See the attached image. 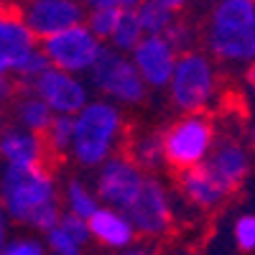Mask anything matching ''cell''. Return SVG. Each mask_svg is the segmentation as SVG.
<instances>
[{"label": "cell", "instance_id": "1", "mask_svg": "<svg viewBox=\"0 0 255 255\" xmlns=\"http://www.w3.org/2000/svg\"><path fill=\"white\" fill-rule=\"evenodd\" d=\"M59 202L61 189L46 163L5 166L0 174V204L18 227L44 235L61 215Z\"/></svg>", "mask_w": 255, "mask_h": 255}, {"label": "cell", "instance_id": "2", "mask_svg": "<svg viewBox=\"0 0 255 255\" xmlns=\"http://www.w3.org/2000/svg\"><path fill=\"white\" fill-rule=\"evenodd\" d=\"M128 140V118L125 108L108 97H92L74 115V138L69 148V158L82 171L95 168L123 151Z\"/></svg>", "mask_w": 255, "mask_h": 255}, {"label": "cell", "instance_id": "3", "mask_svg": "<svg viewBox=\"0 0 255 255\" xmlns=\"http://www.w3.org/2000/svg\"><path fill=\"white\" fill-rule=\"evenodd\" d=\"M204 20V46L209 56L230 67L255 61V0H212Z\"/></svg>", "mask_w": 255, "mask_h": 255}, {"label": "cell", "instance_id": "4", "mask_svg": "<svg viewBox=\"0 0 255 255\" xmlns=\"http://www.w3.org/2000/svg\"><path fill=\"white\" fill-rule=\"evenodd\" d=\"M209 51H179L166 92L179 113H204L217 95V67Z\"/></svg>", "mask_w": 255, "mask_h": 255}, {"label": "cell", "instance_id": "5", "mask_svg": "<svg viewBox=\"0 0 255 255\" xmlns=\"http://www.w3.org/2000/svg\"><path fill=\"white\" fill-rule=\"evenodd\" d=\"M87 79L92 84V92L118 102L120 108H138L148 100V92H151V87L135 69L130 54L118 51L108 44L97 56L95 67L87 72Z\"/></svg>", "mask_w": 255, "mask_h": 255}, {"label": "cell", "instance_id": "6", "mask_svg": "<svg viewBox=\"0 0 255 255\" xmlns=\"http://www.w3.org/2000/svg\"><path fill=\"white\" fill-rule=\"evenodd\" d=\"M215 140V125L204 113H181V118L161 130L163 161L171 171L199 166L209 158Z\"/></svg>", "mask_w": 255, "mask_h": 255}, {"label": "cell", "instance_id": "7", "mask_svg": "<svg viewBox=\"0 0 255 255\" xmlns=\"http://www.w3.org/2000/svg\"><path fill=\"white\" fill-rule=\"evenodd\" d=\"M128 220L133 222L135 232L145 240H161L166 238L174 227V202L168 194L166 184L148 171L138 194L133 197V202L125 209Z\"/></svg>", "mask_w": 255, "mask_h": 255}, {"label": "cell", "instance_id": "8", "mask_svg": "<svg viewBox=\"0 0 255 255\" xmlns=\"http://www.w3.org/2000/svg\"><path fill=\"white\" fill-rule=\"evenodd\" d=\"M38 44L44 49L51 67L67 69V72H74V74H84V77H87V72L95 67L97 56L105 49V41L97 38L84 20L61 28V31L46 36V38H41Z\"/></svg>", "mask_w": 255, "mask_h": 255}, {"label": "cell", "instance_id": "9", "mask_svg": "<svg viewBox=\"0 0 255 255\" xmlns=\"http://www.w3.org/2000/svg\"><path fill=\"white\" fill-rule=\"evenodd\" d=\"M26 87H31L41 100H44L54 110V115H77L84 105L95 97L92 84H90L87 77L59 69V67L44 69L31 84H26Z\"/></svg>", "mask_w": 255, "mask_h": 255}, {"label": "cell", "instance_id": "10", "mask_svg": "<svg viewBox=\"0 0 255 255\" xmlns=\"http://www.w3.org/2000/svg\"><path fill=\"white\" fill-rule=\"evenodd\" d=\"M145 168H140L125 151H118L108 161H102L95 168V191L102 204L125 209L138 194V189L145 179Z\"/></svg>", "mask_w": 255, "mask_h": 255}, {"label": "cell", "instance_id": "11", "mask_svg": "<svg viewBox=\"0 0 255 255\" xmlns=\"http://www.w3.org/2000/svg\"><path fill=\"white\" fill-rule=\"evenodd\" d=\"M18 15L41 41L67 26L82 23L87 15V5L82 0H23L18 5Z\"/></svg>", "mask_w": 255, "mask_h": 255}, {"label": "cell", "instance_id": "12", "mask_svg": "<svg viewBox=\"0 0 255 255\" xmlns=\"http://www.w3.org/2000/svg\"><path fill=\"white\" fill-rule=\"evenodd\" d=\"M176 56L179 51L163 33H143V38L130 49V59L135 64V69L140 72L143 82L151 90H166Z\"/></svg>", "mask_w": 255, "mask_h": 255}, {"label": "cell", "instance_id": "13", "mask_svg": "<svg viewBox=\"0 0 255 255\" xmlns=\"http://www.w3.org/2000/svg\"><path fill=\"white\" fill-rule=\"evenodd\" d=\"M87 227H90L92 243L105 250H133V245L138 240L133 222L118 207L100 204L87 217Z\"/></svg>", "mask_w": 255, "mask_h": 255}, {"label": "cell", "instance_id": "14", "mask_svg": "<svg viewBox=\"0 0 255 255\" xmlns=\"http://www.w3.org/2000/svg\"><path fill=\"white\" fill-rule=\"evenodd\" d=\"M49 145L44 140V133L28 130V128H3L0 130V161L3 166H33L46 163Z\"/></svg>", "mask_w": 255, "mask_h": 255}, {"label": "cell", "instance_id": "15", "mask_svg": "<svg viewBox=\"0 0 255 255\" xmlns=\"http://www.w3.org/2000/svg\"><path fill=\"white\" fill-rule=\"evenodd\" d=\"M176 176H179V191L184 194L186 204L194 209H202V212L217 209L230 197V191L217 181V176L209 171L207 163L176 171Z\"/></svg>", "mask_w": 255, "mask_h": 255}, {"label": "cell", "instance_id": "16", "mask_svg": "<svg viewBox=\"0 0 255 255\" xmlns=\"http://www.w3.org/2000/svg\"><path fill=\"white\" fill-rule=\"evenodd\" d=\"M204 163L230 194L245 181L250 171V156L245 145L238 140H215V148H212V153Z\"/></svg>", "mask_w": 255, "mask_h": 255}, {"label": "cell", "instance_id": "17", "mask_svg": "<svg viewBox=\"0 0 255 255\" xmlns=\"http://www.w3.org/2000/svg\"><path fill=\"white\" fill-rule=\"evenodd\" d=\"M36 44H38V38L28 31L23 18L13 10L0 8V72L13 74L15 64Z\"/></svg>", "mask_w": 255, "mask_h": 255}, {"label": "cell", "instance_id": "18", "mask_svg": "<svg viewBox=\"0 0 255 255\" xmlns=\"http://www.w3.org/2000/svg\"><path fill=\"white\" fill-rule=\"evenodd\" d=\"M46 253L54 255H82L92 245V235L84 217H77L72 212H61L59 220L44 232Z\"/></svg>", "mask_w": 255, "mask_h": 255}, {"label": "cell", "instance_id": "19", "mask_svg": "<svg viewBox=\"0 0 255 255\" xmlns=\"http://www.w3.org/2000/svg\"><path fill=\"white\" fill-rule=\"evenodd\" d=\"M54 118V110L41 100L31 87H23L20 95H13V120L20 128H28V130L44 133L49 123Z\"/></svg>", "mask_w": 255, "mask_h": 255}, {"label": "cell", "instance_id": "20", "mask_svg": "<svg viewBox=\"0 0 255 255\" xmlns=\"http://www.w3.org/2000/svg\"><path fill=\"white\" fill-rule=\"evenodd\" d=\"M128 156H130L140 168L145 171H161L166 166L163 161V143H161V133H153V130H145V133H138L130 143H128Z\"/></svg>", "mask_w": 255, "mask_h": 255}, {"label": "cell", "instance_id": "21", "mask_svg": "<svg viewBox=\"0 0 255 255\" xmlns=\"http://www.w3.org/2000/svg\"><path fill=\"white\" fill-rule=\"evenodd\" d=\"M61 202H64V212H72L77 217L87 220L92 212L102 204L97 191L92 184L82 181V179H67L61 186Z\"/></svg>", "mask_w": 255, "mask_h": 255}, {"label": "cell", "instance_id": "22", "mask_svg": "<svg viewBox=\"0 0 255 255\" xmlns=\"http://www.w3.org/2000/svg\"><path fill=\"white\" fill-rule=\"evenodd\" d=\"M140 38H143V26H140V20H138L135 8L120 10L118 23H115V28H113V36L108 38V46L130 54V49L138 44Z\"/></svg>", "mask_w": 255, "mask_h": 255}, {"label": "cell", "instance_id": "23", "mask_svg": "<svg viewBox=\"0 0 255 255\" xmlns=\"http://www.w3.org/2000/svg\"><path fill=\"white\" fill-rule=\"evenodd\" d=\"M135 13H138V20L143 26V33H166V28L179 15L176 10L166 8L158 0H140L135 5Z\"/></svg>", "mask_w": 255, "mask_h": 255}, {"label": "cell", "instance_id": "24", "mask_svg": "<svg viewBox=\"0 0 255 255\" xmlns=\"http://www.w3.org/2000/svg\"><path fill=\"white\" fill-rule=\"evenodd\" d=\"M74 138V115H54L49 128L44 130V140L51 156H69Z\"/></svg>", "mask_w": 255, "mask_h": 255}, {"label": "cell", "instance_id": "25", "mask_svg": "<svg viewBox=\"0 0 255 255\" xmlns=\"http://www.w3.org/2000/svg\"><path fill=\"white\" fill-rule=\"evenodd\" d=\"M51 64H49V59H46V54H44V49H41V44H36L23 59H20L18 64H15V69H13V79L15 82H20L26 87V84H31L41 72L44 69H49Z\"/></svg>", "mask_w": 255, "mask_h": 255}, {"label": "cell", "instance_id": "26", "mask_svg": "<svg viewBox=\"0 0 255 255\" xmlns=\"http://www.w3.org/2000/svg\"><path fill=\"white\" fill-rule=\"evenodd\" d=\"M44 253H46L44 235H38L33 230L10 235L5 243V250H3V255H44Z\"/></svg>", "mask_w": 255, "mask_h": 255}, {"label": "cell", "instance_id": "27", "mask_svg": "<svg viewBox=\"0 0 255 255\" xmlns=\"http://www.w3.org/2000/svg\"><path fill=\"white\" fill-rule=\"evenodd\" d=\"M118 8H87V15H84V23L92 28V33L97 38H102L108 44V38L113 36V28L118 23Z\"/></svg>", "mask_w": 255, "mask_h": 255}, {"label": "cell", "instance_id": "28", "mask_svg": "<svg viewBox=\"0 0 255 255\" xmlns=\"http://www.w3.org/2000/svg\"><path fill=\"white\" fill-rule=\"evenodd\" d=\"M163 36L171 41L176 51H186V49H191V46H194V41H197V31H194V26H191L186 18H179V15L174 18V23L166 28Z\"/></svg>", "mask_w": 255, "mask_h": 255}, {"label": "cell", "instance_id": "29", "mask_svg": "<svg viewBox=\"0 0 255 255\" xmlns=\"http://www.w3.org/2000/svg\"><path fill=\"white\" fill-rule=\"evenodd\" d=\"M232 235H235L238 250L253 253V250H255V215H243V217L235 222Z\"/></svg>", "mask_w": 255, "mask_h": 255}, {"label": "cell", "instance_id": "30", "mask_svg": "<svg viewBox=\"0 0 255 255\" xmlns=\"http://www.w3.org/2000/svg\"><path fill=\"white\" fill-rule=\"evenodd\" d=\"M87 8H118V10H125V8H135L140 0H82Z\"/></svg>", "mask_w": 255, "mask_h": 255}, {"label": "cell", "instance_id": "31", "mask_svg": "<svg viewBox=\"0 0 255 255\" xmlns=\"http://www.w3.org/2000/svg\"><path fill=\"white\" fill-rule=\"evenodd\" d=\"M10 217H8V212L3 209V204H0V253L5 250V243L10 238Z\"/></svg>", "mask_w": 255, "mask_h": 255}, {"label": "cell", "instance_id": "32", "mask_svg": "<svg viewBox=\"0 0 255 255\" xmlns=\"http://www.w3.org/2000/svg\"><path fill=\"white\" fill-rule=\"evenodd\" d=\"M158 3H163L166 8H171V10H176V13H181L184 8H189V5H194L197 0H158Z\"/></svg>", "mask_w": 255, "mask_h": 255}, {"label": "cell", "instance_id": "33", "mask_svg": "<svg viewBox=\"0 0 255 255\" xmlns=\"http://www.w3.org/2000/svg\"><path fill=\"white\" fill-rule=\"evenodd\" d=\"M248 84H250V90H253V95H255V61L248 67Z\"/></svg>", "mask_w": 255, "mask_h": 255}, {"label": "cell", "instance_id": "34", "mask_svg": "<svg viewBox=\"0 0 255 255\" xmlns=\"http://www.w3.org/2000/svg\"><path fill=\"white\" fill-rule=\"evenodd\" d=\"M3 128H5V120H3V115H0V130H3Z\"/></svg>", "mask_w": 255, "mask_h": 255}, {"label": "cell", "instance_id": "35", "mask_svg": "<svg viewBox=\"0 0 255 255\" xmlns=\"http://www.w3.org/2000/svg\"><path fill=\"white\" fill-rule=\"evenodd\" d=\"M250 135H253V145H255V123H253V133Z\"/></svg>", "mask_w": 255, "mask_h": 255}]
</instances>
